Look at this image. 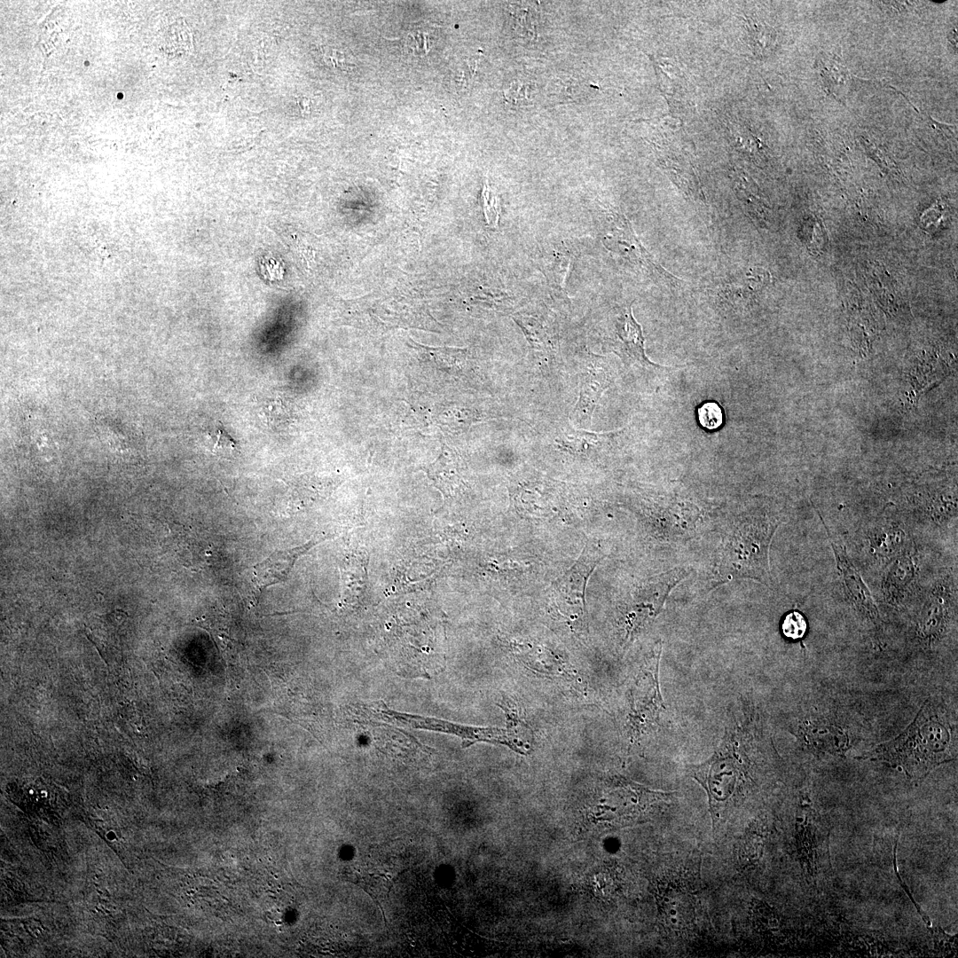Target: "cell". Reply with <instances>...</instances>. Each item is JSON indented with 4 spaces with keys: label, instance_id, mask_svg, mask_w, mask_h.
I'll return each instance as SVG.
<instances>
[{
    "label": "cell",
    "instance_id": "8",
    "mask_svg": "<svg viewBox=\"0 0 958 958\" xmlns=\"http://www.w3.org/2000/svg\"><path fill=\"white\" fill-rule=\"evenodd\" d=\"M513 319L523 333L533 356L554 365L561 348L559 327L554 317L538 310H518Z\"/></svg>",
    "mask_w": 958,
    "mask_h": 958
},
{
    "label": "cell",
    "instance_id": "10",
    "mask_svg": "<svg viewBox=\"0 0 958 958\" xmlns=\"http://www.w3.org/2000/svg\"><path fill=\"white\" fill-rule=\"evenodd\" d=\"M613 226L609 228L607 235L611 241V249L621 252L631 257L632 262L640 265L655 278L663 279L665 283L674 285L677 279L658 265L632 232L627 221L623 216H614Z\"/></svg>",
    "mask_w": 958,
    "mask_h": 958
},
{
    "label": "cell",
    "instance_id": "17",
    "mask_svg": "<svg viewBox=\"0 0 958 958\" xmlns=\"http://www.w3.org/2000/svg\"><path fill=\"white\" fill-rule=\"evenodd\" d=\"M435 25L420 24L411 29L405 36L404 46L412 55L424 56L432 48L435 38Z\"/></svg>",
    "mask_w": 958,
    "mask_h": 958
},
{
    "label": "cell",
    "instance_id": "3",
    "mask_svg": "<svg viewBox=\"0 0 958 958\" xmlns=\"http://www.w3.org/2000/svg\"><path fill=\"white\" fill-rule=\"evenodd\" d=\"M735 744L736 734L733 730L726 731L719 749L713 756L692 769V777L708 795L713 826L719 817V812L736 793L743 777L742 760Z\"/></svg>",
    "mask_w": 958,
    "mask_h": 958
},
{
    "label": "cell",
    "instance_id": "4",
    "mask_svg": "<svg viewBox=\"0 0 958 958\" xmlns=\"http://www.w3.org/2000/svg\"><path fill=\"white\" fill-rule=\"evenodd\" d=\"M579 390L569 420L577 428L589 429L603 393L614 381V370L606 357L585 349L578 357Z\"/></svg>",
    "mask_w": 958,
    "mask_h": 958
},
{
    "label": "cell",
    "instance_id": "9",
    "mask_svg": "<svg viewBox=\"0 0 958 958\" xmlns=\"http://www.w3.org/2000/svg\"><path fill=\"white\" fill-rule=\"evenodd\" d=\"M819 517L826 529L828 541L836 558V567L842 576L843 585L847 596L859 610L863 611L872 619L877 618L878 610L872 594L860 572L847 554L845 547L834 539V535L831 534L820 514Z\"/></svg>",
    "mask_w": 958,
    "mask_h": 958
},
{
    "label": "cell",
    "instance_id": "19",
    "mask_svg": "<svg viewBox=\"0 0 958 958\" xmlns=\"http://www.w3.org/2000/svg\"><path fill=\"white\" fill-rule=\"evenodd\" d=\"M697 418L703 428L715 430L723 423V412L718 404L708 401L697 409Z\"/></svg>",
    "mask_w": 958,
    "mask_h": 958
},
{
    "label": "cell",
    "instance_id": "1",
    "mask_svg": "<svg viewBox=\"0 0 958 958\" xmlns=\"http://www.w3.org/2000/svg\"><path fill=\"white\" fill-rule=\"evenodd\" d=\"M948 742L946 726L926 711H921L904 734L883 744L872 755L902 767L909 777L923 778L947 759Z\"/></svg>",
    "mask_w": 958,
    "mask_h": 958
},
{
    "label": "cell",
    "instance_id": "6",
    "mask_svg": "<svg viewBox=\"0 0 958 958\" xmlns=\"http://www.w3.org/2000/svg\"><path fill=\"white\" fill-rule=\"evenodd\" d=\"M375 711L379 717H382L390 721L399 722L413 728L454 734L462 740L463 747H468L478 742H485L494 744H503L515 752L522 754L513 742L507 730L503 728L464 726L433 718L401 713L389 709L384 703L379 704L375 708Z\"/></svg>",
    "mask_w": 958,
    "mask_h": 958
},
{
    "label": "cell",
    "instance_id": "20",
    "mask_svg": "<svg viewBox=\"0 0 958 958\" xmlns=\"http://www.w3.org/2000/svg\"><path fill=\"white\" fill-rule=\"evenodd\" d=\"M782 634L790 640L802 639L807 630V623L805 616L798 611L788 613L781 625Z\"/></svg>",
    "mask_w": 958,
    "mask_h": 958
},
{
    "label": "cell",
    "instance_id": "26",
    "mask_svg": "<svg viewBox=\"0 0 958 958\" xmlns=\"http://www.w3.org/2000/svg\"><path fill=\"white\" fill-rule=\"evenodd\" d=\"M947 40H948V43H949L950 47H952V51L955 54L956 51H957V29H956V27L952 28V30L949 32V34L947 35Z\"/></svg>",
    "mask_w": 958,
    "mask_h": 958
},
{
    "label": "cell",
    "instance_id": "16",
    "mask_svg": "<svg viewBox=\"0 0 958 958\" xmlns=\"http://www.w3.org/2000/svg\"><path fill=\"white\" fill-rule=\"evenodd\" d=\"M290 400L283 396L265 398L260 406V416L271 428H281L290 423Z\"/></svg>",
    "mask_w": 958,
    "mask_h": 958
},
{
    "label": "cell",
    "instance_id": "21",
    "mask_svg": "<svg viewBox=\"0 0 958 958\" xmlns=\"http://www.w3.org/2000/svg\"><path fill=\"white\" fill-rule=\"evenodd\" d=\"M835 57L836 56L829 59L828 63H823L821 69V75L822 77L824 86L825 88H828V90H829L830 88L844 82L845 79L847 78V71L845 70L844 67H843L840 59H835Z\"/></svg>",
    "mask_w": 958,
    "mask_h": 958
},
{
    "label": "cell",
    "instance_id": "15",
    "mask_svg": "<svg viewBox=\"0 0 958 958\" xmlns=\"http://www.w3.org/2000/svg\"><path fill=\"white\" fill-rule=\"evenodd\" d=\"M158 41L160 49L171 56L186 54L192 48L191 31L182 19L163 24Z\"/></svg>",
    "mask_w": 958,
    "mask_h": 958
},
{
    "label": "cell",
    "instance_id": "25",
    "mask_svg": "<svg viewBox=\"0 0 958 958\" xmlns=\"http://www.w3.org/2000/svg\"><path fill=\"white\" fill-rule=\"evenodd\" d=\"M328 59L330 60V64H332L333 66H338V67L346 66V63L344 61L345 59H344L343 55L341 52H338V51H336L334 50H333L332 52H330L328 54Z\"/></svg>",
    "mask_w": 958,
    "mask_h": 958
},
{
    "label": "cell",
    "instance_id": "24",
    "mask_svg": "<svg viewBox=\"0 0 958 958\" xmlns=\"http://www.w3.org/2000/svg\"><path fill=\"white\" fill-rule=\"evenodd\" d=\"M207 437L213 443V451L232 452L236 448L234 440L222 428H216L208 431Z\"/></svg>",
    "mask_w": 958,
    "mask_h": 958
},
{
    "label": "cell",
    "instance_id": "12",
    "mask_svg": "<svg viewBox=\"0 0 958 958\" xmlns=\"http://www.w3.org/2000/svg\"><path fill=\"white\" fill-rule=\"evenodd\" d=\"M539 252L540 270L554 288L562 290L570 265L578 254L577 249L570 241L561 240L543 246Z\"/></svg>",
    "mask_w": 958,
    "mask_h": 958
},
{
    "label": "cell",
    "instance_id": "13",
    "mask_svg": "<svg viewBox=\"0 0 958 958\" xmlns=\"http://www.w3.org/2000/svg\"><path fill=\"white\" fill-rule=\"evenodd\" d=\"M660 653L661 649L655 656L649 667H646L642 671V675L638 680L645 691L639 692L633 697L634 711L639 717L640 716L643 719H648V721H655L664 708L658 686Z\"/></svg>",
    "mask_w": 958,
    "mask_h": 958
},
{
    "label": "cell",
    "instance_id": "18",
    "mask_svg": "<svg viewBox=\"0 0 958 958\" xmlns=\"http://www.w3.org/2000/svg\"><path fill=\"white\" fill-rule=\"evenodd\" d=\"M914 567L910 557L901 556L892 565L886 578L885 588L890 593L902 590L913 577Z\"/></svg>",
    "mask_w": 958,
    "mask_h": 958
},
{
    "label": "cell",
    "instance_id": "14",
    "mask_svg": "<svg viewBox=\"0 0 958 958\" xmlns=\"http://www.w3.org/2000/svg\"><path fill=\"white\" fill-rule=\"evenodd\" d=\"M768 281L766 271L752 268L733 276L723 284L720 290L724 299L739 303L761 290Z\"/></svg>",
    "mask_w": 958,
    "mask_h": 958
},
{
    "label": "cell",
    "instance_id": "7",
    "mask_svg": "<svg viewBox=\"0 0 958 958\" xmlns=\"http://www.w3.org/2000/svg\"><path fill=\"white\" fill-rule=\"evenodd\" d=\"M605 341L609 349L619 357L627 368L661 367L646 356L645 338L640 325L632 315L631 304L619 306L614 310Z\"/></svg>",
    "mask_w": 958,
    "mask_h": 958
},
{
    "label": "cell",
    "instance_id": "22",
    "mask_svg": "<svg viewBox=\"0 0 958 958\" xmlns=\"http://www.w3.org/2000/svg\"><path fill=\"white\" fill-rule=\"evenodd\" d=\"M748 20V29L750 31L753 51L756 54L763 55L766 51H768L771 44L772 36L769 32L770 27L760 23L753 22L750 18Z\"/></svg>",
    "mask_w": 958,
    "mask_h": 958
},
{
    "label": "cell",
    "instance_id": "23",
    "mask_svg": "<svg viewBox=\"0 0 958 958\" xmlns=\"http://www.w3.org/2000/svg\"><path fill=\"white\" fill-rule=\"evenodd\" d=\"M483 214L487 224L491 226H497L500 211L499 199L486 184L483 190Z\"/></svg>",
    "mask_w": 958,
    "mask_h": 958
},
{
    "label": "cell",
    "instance_id": "11",
    "mask_svg": "<svg viewBox=\"0 0 958 958\" xmlns=\"http://www.w3.org/2000/svg\"><path fill=\"white\" fill-rule=\"evenodd\" d=\"M315 543L308 542L305 545L290 549L273 553L268 558L258 562L253 568V582L258 592L267 587L284 581L295 561Z\"/></svg>",
    "mask_w": 958,
    "mask_h": 958
},
{
    "label": "cell",
    "instance_id": "2",
    "mask_svg": "<svg viewBox=\"0 0 958 958\" xmlns=\"http://www.w3.org/2000/svg\"><path fill=\"white\" fill-rule=\"evenodd\" d=\"M778 523L766 514L742 520L726 544L722 569L731 577L769 582V546Z\"/></svg>",
    "mask_w": 958,
    "mask_h": 958
},
{
    "label": "cell",
    "instance_id": "5",
    "mask_svg": "<svg viewBox=\"0 0 958 958\" xmlns=\"http://www.w3.org/2000/svg\"><path fill=\"white\" fill-rule=\"evenodd\" d=\"M622 434L623 431L619 430L597 433L577 428L570 420L561 419L543 427L536 440L554 452L574 458L590 459L609 446Z\"/></svg>",
    "mask_w": 958,
    "mask_h": 958
}]
</instances>
